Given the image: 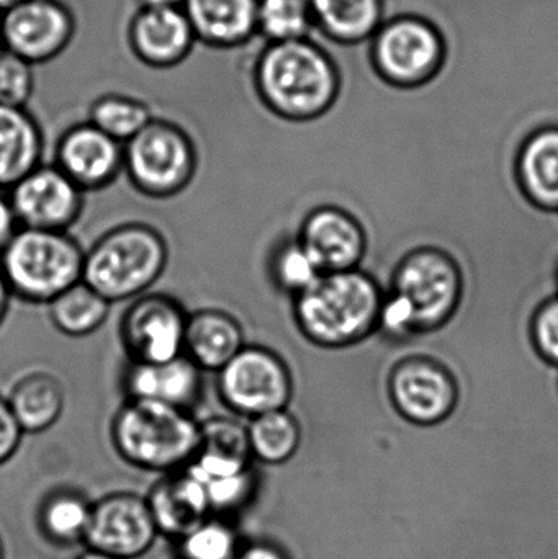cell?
Segmentation results:
<instances>
[{"label": "cell", "instance_id": "6da1fadb", "mask_svg": "<svg viewBox=\"0 0 558 559\" xmlns=\"http://www.w3.org/2000/svg\"><path fill=\"white\" fill-rule=\"evenodd\" d=\"M259 100L290 121L323 117L336 104L343 75L333 56L314 43H265L252 69Z\"/></svg>", "mask_w": 558, "mask_h": 559}, {"label": "cell", "instance_id": "7a4b0ae2", "mask_svg": "<svg viewBox=\"0 0 558 559\" xmlns=\"http://www.w3.org/2000/svg\"><path fill=\"white\" fill-rule=\"evenodd\" d=\"M111 440L118 455L147 472L187 468L200 443V424L190 411L147 400H127L115 414Z\"/></svg>", "mask_w": 558, "mask_h": 559}, {"label": "cell", "instance_id": "3957f363", "mask_svg": "<svg viewBox=\"0 0 558 559\" xmlns=\"http://www.w3.org/2000/svg\"><path fill=\"white\" fill-rule=\"evenodd\" d=\"M382 306L379 288L363 272H334L300 293L297 314L308 337L341 347L366 337L380 322Z\"/></svg>", "mask_w": 558, "mask_h": 559}, {"label": "cell", "instance_id": "277c9868", "mask_svg": "<svg viewBox=\"0 0 558 559\" xmlns=\"http://www.w3.org/2000/svg\"><path fill=\"white\" fill-rule=\"evenodd\" d=\"M169 259L166 239L141 223L118 226L85 254L82 282L108 302L143 295L163 275Z\"/></svg>", "mask_w": 558, "mask_h": 559}, {"label": "cell", "instance_id": "5b68a950", "mask_svg": "<svg viewBox=\"0 0 558 559\" xmlns=\"http://www.w3.org/2000/svg\"><path fill=\"white\" fill-rule=\"evenodd\" d=\"M84 259L68 233L20 228L0 254V271L12 295L49 305L82 282Z\"/></svg>", "mask_w": 558, "mask_h": 559}, {"label": "cell", "instance_id": "8992f818", "mask_svg": "<svg viewBox=\"0 0 558 559\" xmlns=\"http://www.w3.org/2000/svg\"><path fill=\"white\" fill-rule=\"evenodd\" d=\"M449 58L448 38L431 19L400 13L369 41V61L383 84L416 91L438 79Z\"/></svg>", "mask_w": 558, "mask_h": 559}, {"label": "cell", "instance_id": "52a82bcc", "mask_svg": "<svg viewBox=\"0 0 558 559\" xmlns=\"http://www.w3.org/2000/svg\"><path fill=\"white\" fill-rule=\"evenodd\" d=\"M128 179L151 199H169L186 190L197 170V151L179 124L153 118L144 130L124 144Z\"/></svg>", "mask_w": 558, "mask_h": 559}, {"label": "cell", "instance_id": "ba28073f", "mask_svg": "<svg viewBox=\"0 0 558 559\" xmlns=\"http://www.w3.org/2000/svg\"><path fill=\"white\" fill-rule=\"evenodd\" d=\"M458 265L438 251L408 255L395 275V293L412 314L413 329L444 324L461 299Z\"/></svg>", "mask_w": 558, "mask_h": 559}, {"label": "cell", "instance_id": "9c48e42d", "mask_svg": "<svg viewBox=\"0 0 558 559\" xmlns=\"http://www.w3.org/2000/svg\"><path fill=\"white\" fill-rule=\"evenodd\" d=\"M189 316L173 296H140L121 319L120 337L133 364H163L186 354Z\"/></svg>", "mask_w": 558, "mask_h": 559}, {"label": "cell", "instance_id": "30bf717a", "mask_svg": "<svg viewBox=\"0 0 558 559\" xmlns=\"http://www.w3.org/2000/svg\"><path fill=\"white\" fill-rule=\"evenodd\" d=\"M287 368L271 352L242 348L218 371V390L226 406L246 416L284 411L290 397Z\"/></svg>", "mask_w": 558, "mask_h": 559}, {"label": "cell", "instance_id": "8fae6325", "mask_svg": "<svg viewBox=\"0 0 558 559\" xmlns=\"http://www.w3.org/2000/svg\"><path fill=\"white\" fill-rule=\"evenodd\" d=\"M75 16L61 0H25L0 15L2 46L29 64H45L68 49Z\"/></svg>", "mask_w": 558, "mask_h": 559}, {"label": "cell", "instance_id": "7c38bea8", "mask_svg": "<svg viewBox=\"0 0 558 559\" xmlns=\"http://www.w3.org/2000/svg\"><path fill=\"white\" fill-rule=\"evenodd\" d=\"M159 531L146 498L115 492L92 504L85 544L88 550L117 559H136L150 551Z\"/></svg>", "mask_w": 558, "mask_h": 559}, {"label": "cell", "instance_id": "4fadbf2b", "mask_svg": "<svg viewBox=\"0 0 558 559\" xmlns=\"http://www.w3.org/2000/svg\"><path fill=\"white\" fill-rule=\"evenodd\" d=\"M82 190L58 166H39L10 190L20 228L64 231L82 212Z\"/></svg>", "mask_w": 558, "mask_h": 559}, {"label": "cell", "instance_id": "5bb4252c", "mask_svg": "<svg viewBox=\"0 0 558 559\" xmlns=\"http://www.w3.org/2000/svg\"><path fill=\"white\" fill-rule=\"evenodd\" d=\"M128 48L147 68L169 69L189 58L197 36L183 9L138 7L128 22Z\"/></svg>", "mask_w": 558, "mask_h": 559}, {"label": "cell", "instance_id": "9a60e30c", "mask_svg": "<svg viewBox=\"0 0 558 559\" xmlns=\"http://www.w3.org/2000/svg\"><path fill=\"white\" fill-rule=\"evenodd\" d=\"M396 409L422 426L441 423L458 403V388L451 374L425 358L403 361L390 381Z\"/></svg>", "mask_w": 558, "mask_h": 559}, {"label": "cell", "instance_id": "2e32d148", "mask_svg": "<svg viewBox=\"0 0 558 559\" xmlns=\"http://www.w3.org/2000/svg\"><path fill=\"white\" fill-rule=\"evenodd\" d=\"M124 164V144L92 123L69 128L58 143L56 166L82 190H100L117 179Z\"/></svg>", "mask_w": 558, "mask_h": 559}, {"label": "cell", "instance_id": "e0dca14e", "mask_svg": "<svg viewBox=\"0 0 558 559\" xmlns=\"http://www.w3.org/2000/svg\"><path fill=\"white\" fill-rule=\"evenodd\" d=\"M202 368L186 354L163 364H133L123 374L128 400H147L190 411L202 394Z\"/></svg>", "mask_w": 558, "mask_h": 559}, {"label": "cell", "instance_id": "ac0fdd59", "mask_svg": "<svg viewBox=\"0 0 558 559\" xmlns=\"http://www.w3.org/2000/svg\"><path fill=\"white\" fill-rule=\"evenodd\" d=\"M301 248L321 274L354 271L366 251V236L356 219L340 210H321L305 223Z\"/></svg>", "mask_w": 558, "mask_h": 559}, {"label": "cell", "instance_id": "d6986e66", "mask_svg": "<svg viewBox=\"0 0 558 559\" xmlns=\"http://www.w3.org/2000/svg\"><path fill=\"white\" fill-rule=\"evenodd\" d=\"M146 499L159 534L176 540L205 522L212 512L205 485L187 468L164 476Z\"/></svg>", "mask_w": 558, "mask_h": 559}, {"label": "cell", "instance_id": "ffe728a7", "mask_svg": "<svg viewBox=\"0 0 558 559\" xmlns=\"http://www.w3.org/2000/svg\"><path fill=\"white\" fill-rule=\"evenodd\" d=\"M259 0H187L197 41L216 49L246 45L258 35Z\"/></svg>", "mask_w": 558, "mask_h": 559}, {"label": "cell", "instance_id": "44dd1931", "mask_svg": "<svg viewBox=\"0 0 558 559\" xmlns=\"http://www.w3.org/2000/svg\"><path fill=\"white\" fill-rule=\"evenodd\" d=\"M249 455L248 429L233 420L216 417L200 426L199 450L187 469L200 481L226 478L248 472Z\"/></svg>", "mask_w": 558, "mask_h": 559}, {"label": "cell", "instance_id": "7402d4cb", "mask_svg": "<svg viewBox=\"0 0 558 559\" xmlns=\"http://www.w3.org/2000/svg\"><path fill=\"white\" fill-rule=\"evenodd\" d=\"M43 134L26 108L0 107V189L12 190L41 166Z\"/></svg>", "mask_w": 558, "mask_h": 559}, {"label": "cell", "instance_id": "603a6c76", "mask_svg": "<svg viewBox=\"0 0 558 559\" xmlns=\"http://www.w3.org/2000/svg\"><path fill=\"white\" fill-rule=\"evenodd\" d=\"M314 29L341 46L369 43L385 22V0H310Z\"/></svg>", "mask_w": 558, "mask_h": 559}, {"label": "cell", "instance_id": "cb8c5ba5", "mask_svg": "<svg viewBox=\"0 0 558 559\" xmlns=\"http://www.w3.org/2000/svg\"><path fill=\"white\" fill-rule=\"evenodd\" d=\"M518 173L524 193L534 205L558 212V123L544 124L526 138Z\"/></svg>", "mask_w": 558, "mask_h": 559}, {"label": "cell", "instance_id": "d4e9b609", "mask_svg": "<svg viewBox=\"0 0 558 559\" xmlns=\"http://www.w3.org/2000/svg\"><path fill=\"white\" fill-rule=\"evenodd\" d=\"M242 348L241 328L231 316L216 309L189 316L186 355L202 370H222Z\"/></svg>", "mask_w": 558, "mask_h": 559}, {"label": "cell", "instance_id": "484cf974", "mask_svg": "<svg viewBox=\"0 0 558 559\" xmlns=\"http://www.w3.org/2000/svg\"><path fill=\"white\" fill-rule=\"evenodd\" d=\"M23 432L38 433L51 429L66 406L61 381L49 373H32L13 386L9 400Z\"/></svg>", "mask_w": 558, "mask_h": 559}, {"label": "cell", "instance_id": "4316f807", "mask_svg": "<svg viewBox=\"0 0 558 559\" xmlns=\"http://www.w3.org/2000/svg\"><path fill=\"white\" fill-rule=\"evenodd\" d=\"M110 305L87 283L79 282L49 302V318L62 334L85 337L107 321Z\"/></svg>", "mask_w": 558, "mask_h": 559}, {"label": "cell", "instance_id": "83f0119b", "mask_svg": "<svg viewBox=\"0 0 558 559\" xmlns=\"http://www.w3.org/2000/svg\"><path fill=\"white\" fill-rule=\"evenodd\" d=\"M91 514V502L79 492H52L39 509V527L52 544L71 547L85 540Z\"/></svg>", "mask_w": 558, "mask_h": 559}, {"label": "cell", "instance_id": "f1b7e54d", "mask_svg": "<svg viewBox=\"0 0 558 559\" xmlns=\"http://www.w3.org/2000/svg\"><path fill=\"white\" fill-rule=\"evenodd\" d=\"M153 118L151 108L131 95H100L88 108V123L121 144L133 140Z\"/></svg>", "mask_w": 558, "mask_h": 559}, {"label": "cell", "instance_id": "f546056e", "mask_svg": "<svg viewBox=\"0 0 558 559\" xmlns=\"http://www.w3.org/2000/svg\"><path fill=\"white\" fill-rule=\"evenodd\" d=\"M314 32L310 0H259L258 35L265 43H290L311 38Z\"/></svg>", "mask_w": 558, "mask_h": 559}, {"label": "cell", "instance_id": "4dcf8cb0", "mask_svg": "<svg viewBox=\"0 0 558 559\" xmlns=\"http://www.w3.org/2000/svg\"><path fill=\"white\" fill-rule=\"evenodd\" d=\"M251 453L268 463H282L297 452L300 429L285 411L254 417L248 429Z\"/></svg>", "mask_w": 558, "mask_h": 559}, {"label": "cell", "instance_id": "1f68e13d", "mask_svg": "<svg viewBox=\"0 0 558 559\" xmlns=\"http://www.w3.org/2000/svg\"><path fill=\"white\" fill-rule=\"evenodd\" d=\"M180 559H235L238 537L225 522L206 519L179 538Z\"/></svg>", "mask_w": 558, "mask_h": 559}, {"label": "cell", "instance_id": "d6a6232c", "mask_svg": "<svg viewBox=\"0 0 558 559\" xmlns=\"http://www.w3.org/2000/svg\"><path fill=\"white\" fill-rule=\"evenodd\" d=\"M35 91L33 64L9 49H0V107L26 108Z\"/></svg>", "mask_w": 558, "mask_h": 559}, {"label": "cell", "instance_id": "836d02e7", "mask_svg": "<svg viewBox=\"0 0 558 559\" xmlns=\"http://www.w3.org/2000/svg\"><path fill=\"white\" fill-rule=\"evenodd\" d=\"M320 269L301 245L285 249L277 259V277L282 285L294 292L304 293L320 278Z\"/></svg>", "mask_w": 558, "mask_h": 559}, {"label": "cell", "instance_id": "e575fe53", "mask_svg": "<svg viewBox=\"0 0 558 559\" xmlns=\"http://www.w3.org/2000/svg\"><path fill=\"white\" fill-rule=\"evenodd\" d=\"M202 483L205 485L212 511H229L238 508L251 491V476L248 472Z\"/></svg>", "mask_w": 558, "mask_h": 559}, {"label": "cell", "instance_id": "d590c367", "mask_svg": "<svg viewBox=\"0 0 558 559\" xmlns=\"http://www.w3.org/2000/svg\"><path fill=\"white\" fill-rule=\"evenodd\" d=\"M533 338L543 358L558 367V296L537 309L533 322Z\"/></svg>", "mask_w": 558, "mask_h": 559}, {"label": "cell", "instance_id": "8d00e7d4", "mask_svg": "<svg viewBox=\"0 0 558 559\" xmlns=\"http://www.w3.org/2000/svg\"><path fill=\"white\" fill-rule=\"evenodd\" d=\"M23 433L25 432L12 413L9 401L0 396V466L15 455Z\"/></svg>", "mask_w": 558, "mask_h": 559}, {"label": "cell", "instance_id": "74e56055", "mask_svg": "<svg viewBox=\"0 0 558 559\" xmlns=\"http://www.w3.org/2000/svg\"><path fill=\"white\" fill-rule=\"evenodd\" d=\"M19 219H16L15 210H13L10 199L0 195V254L3 249L12 241L13 236L19 233Z\"/></svg>", "mask_w": 558, "mask_h": 559}, {"label": "cell", "instance_id": "f35d334b", "mask_svg": "<svg viewBox=\"0 0 558 559\" xmlns=\"http://www.w3.org/2000/svg\"><path fill=\"white\" fill-rule=\"evenodd\" d=\"M235 559H287V557L274 545L254 544L239 550Z\"/></svg>", "mask_w": 558, "mask_h": 559}, {"label": "cell", "instance_id": "ab89813d", "mask_svg": "<svg viewBox=\"0 0 558 559\" xmlns=\"http://www.w3.org/2000/svg\"><path fill=\"white\" fill-rule=\"evenodd\" d=\"M10 296H12V292H10L7 280L3 277L2 271H0V324H2L3 318H5Z\"/></svg>", "mask_w": 558, "mask_h": 559}, {"label": "cell", "instance_id": "60d3db41", "mask_svg": "<svg viewBox=\"0 0 558 559\" xmlns=\"http://www.w3.org/2000/svg\"><path fill=\"white\" fill-rule=\"evenodd\" d=\"M187 0H138L140 7H173V9H183Z\"/></svg>", "mask_w": 558, "mask_h": 559}, {"label": "cell", "instance_id": "b9f144b4", "mask_svg": "<svg viewBox=\"0 0 558 559\" xmlns=\"http://www.w3.org/2000/svg\"><path fill=\"white\" fill-rule=\"evenodd\" d=\"M78 559H117L110 557V555L100 554V551L88 550L84 555H81Z\"/></svg>", "mask_w": 558, "mask_h": 559}, {"label": "cell", "instance_id": "7bdbcfd3", "mask_svg": "<svg viewBox=\"0 0 558 559\" xmlns=\"http://www.w3.org/2000/svg\"><path fill=\"white\" fill-rule=\"evenodd\" d=\"M22 2H25V0H0V15Z\"/></svg>", "mask_w": 558, "mask_h": 559}, {"label": "cell", "instance_id": "ee69618b", "mask_svg": "<svg viewBox=\"0 0 558 559\" xmlns=\"http://www.w3.org/2000/svg\"><path fill=\"white\" fill-rule=\"evenodd\" d=\"M0 559H5V555H3V545H2V540H0Z\"/></svg>", "mask_w": 558, "mask_h": 559}, {"label": "cell", "instance_id": "f6af8a7d", "mask_svg": "<svg viewBox=\"0 0 558 559\" xmlns=\"http://www.w3.org/2000/svg\"><path fill=\"white\" fill-rule=\"evenodd\" d=\"M0 49H2V35H0Z\"/></svg>", "mask_w": 558, "mask_h": 559}, {"label": "cell", "instance_id": "bcb514c9", "mask_svg": "<svg viewBox=\"0 0 558 559\" xmlns=\"http://www.w3.org/2000/svg\"><path fill=\"white\" fill-rule=\"evenodd\" d=\"M557 282H558V272H557Z\"/></svg>", "mask_w": 558, "mask_h": 559}]
</instances>
